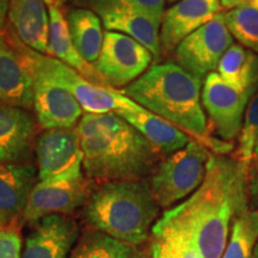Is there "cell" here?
I'll return each mask as SVG.
<instances>
[{
  "mask_svg": "<svg viewBox=\"0 0 258 258\" xmlns=\"http://www.w3.org/2000/svg\"><path fill=\"white\" fill-rule=\"evenodd\" d=\"M9 24V0H0V32Z\"/></svg>",
  "mask_w": 258,
  "mask_h": 258,
  "instance_id": "obj_31",
  "label": "cell"
},
{
  "mask_svg": "<svg viewBox=\"0 0 258 258\" xmlns=\"http://www.w3.org/2000/svg\"><path fill=\"white\" fill-rule=\"evenodd\" d=\"M238 140V160L249 166L258 140V93L250 99L247 104Z\"/></svg>",
  "mask_w": 258,
  "mask_h": 258,
  "instance_id": "obj_28",
  "label": "cell"
},
{
  "mask_svg": "<svg viewBox=\"0 0 258 258\" xmlns=\"http://www.w3.org/2000/svg\"><path fill=\"white\" fill-rule=\"evenodd\" d=\"M135 8L147 14L151 17L158 19V21H163L164 8H165L166 0H129Z\"/></svg>",
  "mask_w": 258,
  "mask_h": 258,
  "instance_id": "obj_30",
  "label": "cell"
},
{
  "mask_svg": "<svg viewBox=\"0 0 258 258\" xmlns=\"http://www.w3.org/2000/svg\"><path fill=\"white\" fill-rule=\"evenodd\" d=\"M78 237V225L69 215H47L32 224L22 258H69Z\"/></svg>",
  "mask_w": 258,
  "mask_h": 258,
  "instance_id": "obj_14",
  "label": "cell"
},
{
  "mask_svg": "<svg viewBox=\"0 0 258 258\" xmlns=\"http://www.w3.org/2000/svg\"><path fill=\"white\" fill-rule=\"evenodd\" d=\"M137 247L96 230L85 232L70 258H132Z\"/></svg>",
  "mask_w": 258,
  "mask_h": 258,
  "instance_id": "obj_24",
  "label": "cell"
},
{
  "mask_svg": "<svg viewBox=\"0 0 258 258\" xmlns=\"http://www.w3.org/2000/svg\"><path fill=\"white\" fill-rule=\"evenodd\" d=\"M152 258H205L189 238L153 226L151 233Z\"/></svg>",
  "mask_w": 258,
  "mask_h": 258,
  "instance_id": "obj_26",
  "label": "cell"
},
{
  "mask_svg": "<svg viewBox=\"0 0 258 258\" xmlns=\"http://www.w3.org/2000/svg\"><path fill=\"white\" fill-rule=\"evenodd\" d=\"M257 243L258 212L246 209L233 220L221 258H251Z\"/></svg>",
  "mask_w": 258,
  "mask_h": 258,
  "instance_id": "obj_25",
  "label": "cell"
},
{
  "mask_svg": "<svg viewBox=\"0 0 258 258\" xmlns=\"http://www.w3.org/2000/svg\"><path fill=\"white\" fill-rule=\"evenodd\" d=\"M218 74L232 88L253 93L258 84V57L240 44H232L218 64Z\"/></svg>",
  "mask_w": 258,
  "mask_h": 258,
  "instance_id": "obj_23",
  "label": "cell"
},
{
  "mask_svg": "<svg viewBox=\"0 0 258 258\" xmlns=\"http://www.w3.org/2000/svg\"><path fill=\"white\" fill-rule=\"evenodd\" d=\"M9 24L28 47L49 55V12L44 0H9Z\"/></svg>",
  "mask_w": 258,
  "mask_h": 258,
  "instance_id": "obj_18",
  "label": "cell"
},
{
  "mask_svg": "<svg viewBox=\"0 0 258 258\" xmlns=\"http://www.w3.org/2000/svg\"><path fill=\"white\" fill-rule=\"evenodd\" d=\"M76 5L99 16L106 30L121 32L144 44L158 59L161 51V22L139 10L129 0H74Z\"/></svg>",
  "mask_w": 258,
  "mask_h": 258,
  "instance_id": "obj_10",
  "label": "cell"
},
{
  "mask_svg": "<svg viewBox=\"0 0 258 258\" xmlns=\"http://www.w3.org/2000/svg\"><path fill=\"white\" fill-rule=\"evenodd\" d=\"M66 18L73 46L84 60L95 64L104 41L99 16L89 9L76 8L67 12Z\"/></svg>",
  "mask_w": 258,
  "mask_h": 258,
  "instance_id": "obj_22",
  "label": "cell"
},
{
  "mask_svg": "<svg viewBox=\"0 0 258 258\" xmlns=\"http://www.w3.org/2000/svg\"><path fill=\"white\" fill-rule=\"evenodd\" d=\"M212 152L196 140L161 160L150 177L153 198L160 208L170 209L202 184Z\"/></svg>",
  "mask_w": 258,
  "mask_h": 258,
  "instance_id": "obj_6",
  "label": "cell"
},
{
  "mask_svg": "<svg viewBox=\"0 0 258 258\" xmlns=\"http://www.w3.org/2000/svg\"><path fill=\"white\" fill-rule=\"evenodd\" d=\"M0 102L34 109L32 79L23 61L0 32Z\"/></svg>",
  "mask_w": 258,
  "mask_h": 258,
  "instance_id": "obj_19",
  "label": "cell"
},
{
  "mask_svg": "<svg viewBox=\"0 0 258 258\" xmlns=\"http://www.w3.org/2000/svg\"><path fill=\"white\" fill-rule=\"evenodd\" d=\"M118 115L137 128L147 140H150L166 156L182 150L190 143V140H194L176 125L144 108L137 111L121 112Z\"/></svg>",
  "mask_w": 258,
  "mask_h": 258,
  "instance_id": "obj_21",
  "label": "cell"
},
{
  "mask_svg": "<svg viewBox=\"0 0 258 258\" xmlns=\"http://www.w3.org/2000/svg\"><path fill=\"white\" fill-rule=\"evenodd\" d=\"M225 22L241 46L258 53V8L246 4L232 9L225 14Z\"/></svg>",
  "mask_w": 258,
  "mask_h": 258,
  "instance_id": "obj_27",
  "label": "cell"
},
{
  "mask_svg": "<svg viewBox=\"0 0 258 258\" xmlns=\"http://www.w3.org/2000/svg\"><path fill=\"white\" fill-rule=\"evenodd\" d=\"M83 167L91 182L150 178L164 153L116 112L85 114L78 125Z\"/></svg>",
  "mask_w": 258,
  "mask_h": 258,
  "instance_id": "obj_2",
  "label": "cell"
},
{
  "mask_svg": "<svg viewBox=\"0 0 258 258\" xmlns=\"http://www.w3.org/2000/svg\"><path fill=\"white\" fill-rule=\"evenodd\" d=\"M23 61L32 79L34 109L42 129L72 128L83 117V108L69 90L47 73L35 57V50L23 43L10 24L2 31Z\"/></svg>",
  "mask_w": 258,
  "mask_h": 258,
  "instance_id": "obj_5",
  "label": "cell"
},
{
  "mask_svg": "<svg viewBox=\"0 0 258 258\" xmlns=\"http://www.w3.org/2000/svg\"><path fill=\"white\" fill-rule=\"evenodd\" d=\"M47 5H59L57 0H44Z\"/></svg>",
  "mask_w": 258,
  "mask_h": 258,
  "instance_id": "obj_35",
  "label": "cell"
},
{
  "mask_svg": "<svg viewBox=\"0 0 258 258\" xmlns=\"http://www.w3.org/2000/svg\"><path fill=\"white\" fill-rule=\"evenodd\" d=\"M250 4L256 6V8H258V0H250Z\"/></svg>",
  "mask_w": 258,
  "mask_h": 258,
  "instance_id": "obj_38",
  "label": "cell"
},
{
  "mask_svg": "<svg viewBox=\"0 0 258 258\" xmlns=\"http://www.w3.org/2000/svg\"><path fill=\"white\" fill-rule=\"evenodd\" d=\"M66 2H69V0H57V3H59V5L61 6L63 4V3H66Z\"/></svg>",
  "mask_w": 258,
  "mask_h": 258,
  "instance_id": "obj_39",
  "label": "cell"
},
{
  "mask_svg": "<svg viewBox=\"0 0 258 258\" xmlns=\"http://www.w3.org/2000/svg\"><path fill=\"white\" fill-rule=\"evenodd\" d=\"M233 44V36L225 22V14H219L184 38L176 48L178 66L200 80L218 69L221 57Z\"/></svg>",
  "mask_w": 258,
  "mask_h": 258,
  "instance_id": "obj_9",
  "label": "cell"
},
{
  "mask_svg": "<svg viewBox=\"0 0 258 258\" xmlns=\"http://www.w3.org/2000/svg\"><path fill=\"white\" fill-rule=\"evenodd\" d=\"M35 57L42 69L76 97L86 114H121L137 111L143 108L118 90L104 88L89 82L76 70L71 69L55 57L36 50Z\"/></svg>",
  "mask_w": 258,
  "mask_h": 258,
  "instance_id": "obj_7",
  "label": "cell"
},
{
  "mask_svg": "<svg viewBox=\"0 0 258 258\" xmlns=\"http://www.w3.org/2000/svg\"><path fill=\"white\" fill-rule=\"evenodd\" d=\"M132 258H152L151 249H135V252Z\"/></svg>",
  "mask_w": 258,
  "mask_h": 258,
  "instance_id": "obj_34",
  "label": "cell"
},
{
  "mask_svg": "<svg viewBox=\"0 0 258 258\" xmlns=\"http://www.w3.org/2000/svg\"><path fill=\"white\" fill-rule=\"evenodd\" d=\"M220 3L222 8L232 10L238 8V6L250 4V0H220Z\"/></svg>",
  "mask_w": 258,
  "mask_h": 258,
  "instance_id": "obj_32",
  "label": "cell"
},
{
  "mask_svg": "<svg viewBox=\"0 0 258 258\" xmlns=\"http://www.w3.org/2000/svg\"><path fill=\"white\" fill-rule=\"evenodd\" d=\"M220 0H179L167 9L160 25V44L166 51L176 50L179 43L211 22L221 11Z\"/></svg>",
  "mask_w": 258,
  "mask_h": 258,
  "instance_id": "obj_16",
  "label": "cell"
},
{
  "mask_svg": "<svg viewBox=\"0 0 258 258\" xmlns=\"http://www.w3.org/2000/svg\"><path fill=\"white\" fill-rule=\"evenodd\" d=\"M0 258H22V237L17 225L0 228Z\"/></svg>",
  "mask_w": 258,
  "mask_h": 258,
  "instance_id": "obj_29",
  "label": "cell"
},
{
  "mask_svg": "<svg viewBox=\"0 0 258 258\" xmlns=\"http://www.w3.org/2000/svg\"><path fill=\"white\" fill-rule=\"evenodd\" d=\"M47 6L49 12V55L76 70L89 82L104 88H110L104 77L96 70L95 64L84 60L73 46L67 18L61 11L60 5Z\"/></svg>",
  "mask_w": 258,
  "mask_h": 258,
  "instance_id": "obj_20",
  "label": "cell"
},
{
  "mask_svg": "<svg viewBox=\"0 0 258 258\" xmlns=\"http://www.w3.org/2000/svg\"><path fill=\"white\" fill-rule=\"evenodd\" d=\"M36 123L30 110L0 102V164L30 163Z\"/></svg>",
  "mask_w": 258,
  "mask_h": 258,
  "instance_id": "obj_15",
  "label": "cell"
},
{
  "mask_svg": "<svg viewBox=\"0 0 258 258\" xmlns=\"http://www.w3.org/2000/svg\"><path fill=\"white\" fill-rule=\"evenodd\" d=\"M251 192H252L254 199L258 201V166L254 170L252 180H251Z\"/></svg>",
  "mask_w": 258,
  "mask_h": 258,
  "instance_id": "obj_33",
  "label": "cell"
},
{
  "mask_svg": "<svg viewBox=\"0 0 258 258\" xmlns=\"http://www.w3.org/2000/svg\"><path fill=\"white\" fill-rule=\"evenodd\" d=\"M3 227H4V226H3L2 222H0V228H3Z\"/></svg>",
  "mask_w": 258,
  "mask_h": 258,
  "instance_id": "obj_41",
  "label": "cell"
},
{
  "mask_svg": "<svg viewBox=\"0 0 258 258\" xmlns=\"http://www.w3.org/2000/svg\"><path fill=\"white\" fill-rule=\"evenodd\" d=\"M251 258H258V243L256 245V247H254L253 254H252V257H251Z\"/></svg>",
  "mask_w": 258,
  "mask_h": 258,
  "instance_id": "obj_36",
  "label": "cell"
},
{
  "mask_svg": "<svg viewBox=\"0 0 258 258\" xmlns=\"http://www.w3.org/2000/svg\"><path fill=\"white\" fill-rule=\"evenodd\" d=\"M201 82L177 63H158L121 92L205 145L213 154L225 156L233 145L211 135L202 106Z\"/></svg>",
  "mask_w": 258,
  "mask_h": 258,
  "instance_id": "obj_3",
  "label": "cell"
},
{
  "mask_svg": "<svg viewBox=\"0 0 258 258\" xmlns=\"http://www.w3.org/2000/svg\"><path fill=\"white\" fill-rule=\"evenodd\" d=\"M251 92L232 88L217 72L209 73L203 82L202 105L211 118L215 132L224 141L231 143L239 135Z\"/></svg>",
  "mask_w": 258,
  "mask_h": 258,
  "instance_id": "obj_13",
  "label": "cell"
},
{
  "mask_svg": "<svg viewBox=\"0 0 258 258\" xmlns=\"http://www.w3.org/2000/svg\"><path fill=\"white\" fill-rule=\"evenodd\" d=\"M247 209V166L212 154L202 184L154 226L189 238L205 258H221L231 222Z\"/></svg>",
  "mask_w": 258,
  "mask_h": 258,
  "instance_id": "obj_1",
  "label": "cell"
},
{
  "mask_svg": "<svg viewBox=\"0 0 258 258\" xmlns=\"http://www.w3.org/2000/svg\"><path fill=\"white\" fill-rule=\"evenodd\" d=\"M253 157H258V140H257L256 147H254V152H253Z\"/></svg>",
  "mask_w": 258,
  "mask_h": 258,
  "instance_id": "obj_37",
  "label": "cell"
},
{
  "mask_svg": "<svg viewBox=\"0 0 258 258\" xmlns=\"http://www.w3.org/2000/svg\"><path fill=\"white\" fill-rule=\"evenodd\" d=\"M152 60V53L140 42L121 32L106 30L95 67L110 88H125L146 72Z\"/></svg>",
  "mask_w": 258,
  "mask_h": 258,
  "instance_id": "obj_11",
  "label": "cell"
},
{
  "mask_svg": "<svg viewBox=\"0 0 258 258\" xmlns=\"http://www.w3.org/2000/svg\"><path fill=\"white\" fill-rule=\"evenodd\" d=\"M37 183V166L32 163L0 164V222L4 227L21 222Z\"/></svg>",
  "mask_w": 258,
  "mask_h": 258,
  "instance_id": "obj_17",
  "label": "cell"
},
{
  "mask_svg": "<svg viewBox=\"0 0 258 258\" xmlns=\"http://www.w3.org/2000/svg\"><path fill=\"white\" fill-rule=\"evenodd\" d=\"M91 183L84 175L73 179L38 182L30 194L21 224L32 225L51 214L69 215L84 207L92 192Z\"/></svg>",
  "mask_w": 258,
  "mask_h": 258,
  "instance_id": "obj_12",
  "label": "cell"
},
{
  "mask_svg": "<svg viewBox=\"0 0 258 258\" xmlns=\"http://www.w3.org/2000/svg\"><path fill=\"white\" fill-rule=\"evenodd\" d=\"M169 3H175V2H179V0H167Z\"/></svg>",
  "mask_w": 258,
  "mask_h": 258,
  "instance_id": "obj_40",
  "label": "cell"
},
{
  "mask_svg": "<svg viewBox=\"0 0 258 258\" xmlns=\"http://www.w3.org/2000/svg\"><path fill=\"white\" fill-rule=\"evenodd\" d=\"M38 182H56L83 176V148L78 128L46 129L36 138Z\"/></svg>",
  "mask_w": 258,
  "mask_h": 258,
  "instance_id": "obj_8",
  "label": "cell"
},
{
  "mask_svg": "<svg viewBox=\"0 0 258 258\" xmlns=\"http://www.w3.org/2000/svg\"><path fill=\"white\" fill-rule=\"evenodd\" d=\"M159 211L150 178L118 180L93 190L83 218L92 230L138 247L151 237Z\"/></svg>",
  "mask_w": 258,
  "mask_h": 258,
  "instance_id": "obj_4",
  "label": "cell"
}]
</instances>
